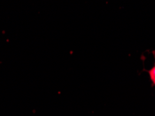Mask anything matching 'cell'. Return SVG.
I'll use <instances>...</instances> for the list:
<instances>
[{"mask_svg":"<svg viewBox=\"0 0 155 116\" xmlns=\"http://www.w3.org/2000/svg\"><path fill=\"white\" fill-rule=\"evenodd\" d=\"M149 74H150V79H151L152 81L153 82V83L155 85V65L152 68L151 70H150Z\"/></svg>","mask_w":155,"mask_h":116,"instance_id":"1","label":"cell"}]
</instances>
